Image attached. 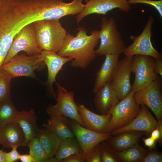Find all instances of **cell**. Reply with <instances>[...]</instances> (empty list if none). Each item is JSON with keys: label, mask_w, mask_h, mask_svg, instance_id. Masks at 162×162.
<instances>
[{"label": "cell", "mask_w": 162, "mask_h": 162, "mask_svg": "<svg viewBox=\"0 0 162 162\" xmlns=\"http://www.w3.org/2000/svg\"><path fill=\"white\" fill-rule=\"evenodd\" d=\"M134 96L138 104L145 105L152 111L157 120L162 119V80L158 75L148 86L135 92Z\"/></svg>", "instance_id": "cell-10"}, {"label": "cell", "mask_w": 162, "mask_h": 162, "mask_svg": "<svg viewBox=\"0 0 162 162\" xmlns=\"http://www.w3.org/2000/svg\"><path fill=\"white\" fill-rule=\"evenodd\" d=\"M19 159L22 162H36L34 158L29 154H20Z\"/></svg>", "instance_id": "cell-38"}, {"label": "cell", "mask_w": 162, "mask_h": 162, "mask_svg": "<svg viewBox=\"0 0 162 162\" xmlns=\"http://www.w3.org/2000/svg\"><path fill=\"white\" fill-rule=\"evenodd\" d=\"M82 151L76 139L69 138L61 140L55 157L60 161L75 153Z\"/></svg>", "instance_id": "cell-25"}, {"label": "cell", "mask_w": 162, "mask_h": 162, "mask_svg": "<svg viewBox=\"0 0 162 162\" xmlns=\"http://www.w3.org/2000/svg\"><path fill=\"white\" fill-rule=\"evenodd\" d=\"M154 22L153 17L150 15L141 34L139 36H130L133 42L124 50L123 53L125 56L140 55L151 56L155 59H162V54L154 48L151 42Z\"/></svg>", "instance_id": "cell-6"}, {"label": "cell", "mask_w": 162, "mask_h": 162, "mask_svg": "<svg viewBox=\"0 0 162 162\" xmlns=\"http://www.w3.org/2000/svg\"><path fill=\"white\" fill-rule=\"evenodd\" d=\"M33 24L39 47L42 50L57 53L62 47L67 33L59 20H40Z\"/></svg>", "instance_id": "cell-2"}, {"label": "cell", "mask_w": 162, "mask_h": 162, "mask_svg": "<svg viewBox=\"0 0 162 162\" xmlns=\"http://www.w3.org/2000/svg\"><path fill=\"white\" fill-rule=\"evenodd\" d=\"M27 146L29 154L34 158L36 162H47L48 158L39 142L38 136L32 140Z\"/></svg>", "instance_id": "cell-28"}, {"label": "cell", "mask_w": 162, "mask_h": 162, "mask_svg": "<svg viewBox=\"0 0 162 162\" xmlns=\"http://www.w3.org/2000/svg\"><path fill=\"white\" fill-rule=\"evenodd\" d=\"M89 0H85V2L87 3V2Z\"/></svg>", "instance_id": "cell-41"}, {"label": "cell", "mask_w": 162, "mask_h": 162, "mask_svg": "<svg viewBox=\"0 0 162 162\" xmlns=\"http://www.w3.org/2000/svg\"><path fill=\"white\" fill-rule=\"evenodd\" d=\"M56 83L57 87L56 98L57 103L55 105L50 104L46 108V113L50 117L65 116L85 127L79 113L78 106L74 100V92L68 91L64 87Z\"/></svg>", "instance_id": "cell-4"}, {"label": "cell", "mask_w": 162, "mask_h": 162, "mask_svg": "<svg viewBox=\"0 0 162 162\" xmlns=\"http://www.w3.org/2000/svg\"><path fill=\"white\" fill-rule=\"evenodd\" d=\"M150 150L144 148L138 143L126 150L117 152L121 162H141Z\"/></svg>", "instance_id": "cell-24"}, {"label": "cell", "mask_w": 162, "mask_h": 162, "mask_svg": "<svg viewBox=\"0 0 162 162\" xmlns=\"http://www.w3.org/2000/svg\"><path fill=\"white\" fill-rule=\"evenodd\" d=\"M77 30L76 36L67 32L63 44L57 53L72 58V66L84 69L96 56L94 48L100 41L99 30H92L88 35L87 30L83 27H79Z\"/></svg>", "instance_id": "cell-1"}, {"label": "cell", "mask_w": 162, "mask_h": 162, "mask_svg": "<svg viewBox=\"0 0 162 162\" xmlns=\"http://www.w3.org/2000/svg\"><path fill=\"white\" fill-rule=\"evenodd\" d=\"M95 94L94 103L101 115L110 114L120 100L111 81L106 82Z\"/></svg>", "instance_id": "cell-17"}, {"label": "cell", "mask_w": 162, "mask_h": 162, "mask_svg": "<svg viewBox=\"0 0 162 162\" xmlns=\"http://www.w3.org/2000/svg\"><path fill=\"white\" fill-rule=\"evenodd\" d=\"M161 152L151 150L142 159L141 162H162Z\"/></svg>", "instance_id": "cell-32"}, {"label": "cell", "mask_w": 162, "mask_h": 162, "mask_svg": "<svg viewBox=\"0 0 162 162\" xmlns=\"http://www.w3.org/2000/svg\"><path fill=\"white\" fill-rule=\"evenodd\" d=\"M120 55L107 54L104 61L96 74V77L93 90L95 93L106 82L111 81Z\"/></svg>", "instance_id": "cell-21"}, {"label": "cell", "mask_w": 162, "mask_h": 162, "mask_svg": "<svg viewBox=\"0 0 162 162\" xmlns=\"http://www.w3.org/2000/svg\"><path fill=\"white\" fill-rule=\"evenodd\" d=\"M101 162H121L117 152L109 145L106 140L100 142Z\"/></svg>", "instance_id": "cell-29"}, {"label": "cell", "mask_w": 162, "mask_h": 162, "mask_svg": "<svg viewBox=\"0 0 162 162\" xmlns=\"http://www.w3.org/2000/svg\"><path fill=\"white\" fill-rule=\"evenodd\" d=\"M38 137L48 158L54 157L60 145L61 139L54 133L44 128L40 129Z\"/></svg>", "instance_id": "cell-23"}, {"label": "cell", "mask_w": 162, "mask_h": 162, "mask_svg": "<svg viewBox=\"0 0 162 162\" xmlns=\"http://www.w3.org/2000/svg\"><path fill=\"white\" fill-rule=\"evenodd\" d=\"M133 57L125 56L118 61L110 81L120 100L124 98L132 90L130 79L132 72Z\"/></svg>", "instance_id": "cell-12"}, {"label": "cell", "mask_w": 162, "mask_h": 162, "mask_svg": "<svg viewBox=\"0 0 162 162\" xmlns=\"http://www.w3.org/2000/svg\"><path fill=\"white\" fill-rule=\"evenodd\" d=\"M78 109L85 127L100 133H110L111 114H97L89 110L83 104L78 105Z\"/></svg>", "instance_id": "cell-15"}, {"label": "cell", "mask_w": 162, "mask_h": 162, "mask_svg": "<svg viewBox=\"0 0 162 162\" xmlns=\"http://www.w3.org/2000/svg\"><path fill=\"white\" fill-rule=\"evenodd\" d=\"M16 146H13L12 150L8 152L5 153L6 162H14L19 159L20 154L18 152Z\"/></svg>", "instance_id": "cell-34"}, {"label": "cell", "mask_w": 162, "mask_h": 162, "mask_svg": "<svg viewBox=\"0 0 162 162\" xmlns=\"http://www.w3.org/2000/svg\"><path fill=\"white\" fill-rule=\"evenodd\" d=\"M158 125L156 128L153 130L151 133V137L158 141L160 144H162V120H157Z\"/></svg>", "instance_id": "cell-35"}, {"label": "cell", "mask_w": 162, "mask_h": 162, "mask_svg": "<svg viewBox=\"0 0 162 162\" xmlns=\"http://www.w3.org/2000/svg\"><path fill=\"white\" fill-rule=\"evenodd\" d=\"M19 112L11 99L0 103V128L14 122Z\"/></svg>", "instance_id": "cell-26"}, {"label": "cell", "mask_w": 162, "mask_h": 162, "mask_svg": "<svg viewBox=\"0 0 162 162\" xmlns=\"http://www.w3.org/2000/svg\"><path fill=\"white\" fill-rule=\"evenodd\" d=\"M47 162H60L55 157H54L49 158L47 160Z\"/></svg>", "instance_id": "cell-40"}, {"label": "cell", "mask_w": 162, "mask_h": 162, "mask_svg": "<svg viewBox=\"0 0 162 162\" xmlns=\"http://www.w3.org/2000/svg\"><path fill=\"white\" fill-rule=\"evenodd\" d=\"M85 162L86 161L82 151L71 154L60 161V162Z\"/></svg>", "instance_id": "cell-33"}, {"label": "cell", "mask_w": 162, "mask_h": 162, "mask_svg": "<svg viewBox=\"0 0 162 162\" xmlns=\"http://www.w3.org/2000/svg\"><path fill=\"white\" fill-rule=\"evenodd\" d=\"M42 50L36 42L33 23L29 24L14 37L3 64L21 51H25L28 56H34L40 55Z\"/></svg>", "instance_id": "cell-8"}, {"label": "cell", "mask_w": 162, "mask_h": 162, "mask_svg": "<svg viewBox=\"0 0 162 162\" xmlns=\"http://www.w3.org/2000/svg\"><path fill=\"white\" fill-rule=\"evenodd\" d=\"M40 57L48 68V77L46 84L51 96L56 98V93L53 87V84L54 82H56V76L63 66L73 59L70 57L59 55L53 52L45 50H42Z\"/></svg>", "instance_id": "cell-14"}, {"label": "cell", "mask_w": 162, "mask_h": 162, "mask_svg": "<svg viewBox=\"0 0 162 162\" xmlns=\"http://www.w3.org/2000/svg\"><path fill=\"white\" fill-rule=\"evenodd\" d=\"M154 70L157 74L162 76V59H155Z\"/></svg>", "instance_id": "cell-37"}, {"label": "cell", "mask_w": 162, "mask_h": 162, "mask_svg": "<svg viewBox=\"0 0 162 162\" xmlns=\"http://www.w3.org/2000/svg\"><path fill=\"white\" fill-rule=\"evenodd\" d=\"M45 65L42 61L40 55L27 56L24 53L14 56L8 62L2 64L1 69L9 73L13 78L25 76L36 78L35 70L44 69Z\"/></svg>", "instance_id": "cell-5"}, {"label": "cell", "mask_w": 162, "mask_h": 162, "mask_svg": "<svg viewBox=\"0 0 162 162\" xmlns=\"http://www.w3.org/2000/svg\"><path fill=\"white\" fill-rule=\"evenodd\" d=\"M37 118L35 110L31 108L19 112L14 119V122L19 125L24 133V146H27L30 141L38 135L40 129L37 124Z\"/></svg>", "instance_id": "cell-18"}, {"label": "cell", "mask_w": 162, "mask_h": 162, "mask_svg": "<svg viewBox=\"0 0 162 162\" xmlns=\"http://www.w3.org/2000/svg\"><path fill=\"white\" fill-rule=\"evenodd\" d=\"M128 0H89L84 5L83 9L76 15V21L79 24L85 17L96 14L105 15L112 9L118 8L122 11L127 12L131 8Z\"/></svg>", "instance_id": "cell-13"}, {"label": "cell", "mask_w": 162, "mask_h": 162, "mask_svg": "<svg viewBox=\"0 0 162 162\" xmlns=\"http://www.w3.org/2000/svg\"><path fill=\"white\" fill-rule=\"evenodd\" d=\"M142 140L145 145L148 148L149 150H152L155 148L157 141L151 136L146 138H143Z\"/></svg>", "instance_id": "cell-36"}, {"label": "cell", "mask_w": 162, "mask_h": 162, "mask_svg": "<svg viewBox=\"0 0 162 162\" xmlns=\"http://www.w3.org/2000/svg\"><path fill=\"white\" fill-rule=\"evenodd\" d=\"M140 111L134 119L128 124L120 129L112 131V136L129 130H136L151 134L157 128L158 121L152 115L146 106L140 105Z\"/></svg>", "instance_id": "cell-16"}, {"label": "cell", "mask_w": 162, "mask_h": 162, "mask_svg": "<svg viewBox=\"0 0 162 162\" xmlns=\"http://www.w3.org/2000/svg\"><path fill=\"white\" fill-rule=\"evenodd\" d=\"M24 133L17 123L10 122L0 128V145L3 148L24 146Z\"/></svg>", "instance_id": "cell-19"}, {"label": "cell", "mask_w": 162, "mask_h": 162, "mask_svg": "<svg viewBox=\"0 0 162 162\" xmlns=\"http://www.w3.org/2000/svg\"><path fill=\"white\" fill-rule=\"evenodd\" d=\"M13 77L6 71H0V103L11 99L10 82Z\"/></svg>", "instance_id": "cell-27"}, {"label": "cell", "mask_w": 162, "mask_h": 162, "mask_svg": "<svg viewBox=\"0 0 162 162\" xmlns=\"http://www.w3.org/2000/svg\"><path fill=\"white\" fill-rule=\"evenodd\" d=\"M43 126L56 134L61 140L69 138H75V136L70 128L68 118L63 116L50 117Z\"/></svg>", "instance_id": "cell-22"}, {"label": "cell", "mask_w": 162, "mask_h": 162, "mask_svg": "<svg viewBox=\"0 0 162 162\" xmlns=\"http://www.w3.org/2000/svg\"><path fill=\"white\" fill-rule=\"evenodd\" d=\"M3 148L0 150V162H6L5 158V151H3Z\"/></svg>", "instance_id": "cell-39"}, {"label": "cell", "mask_w": 162, "mask_h": 162, "mask_svg": "<svg viewBox=\"0 0 162 162\" xmlns=\"http://www.w3.org/2000/svg\"><path fill=\"white\" fill-rule=\"evenodd\" d=\"M100 27V44L95 50L96 55L99 56L107 54L120 55L123 53L127 47L114 19L104 16L101 20Z\"/></svg>", "instance_id": "cell-3"}, {"label": "cell", "mask_w": 162, "mask_h": 162, "mask_svg": "<svg viewBox=\"0 0 162 162\" xmlns=\"http://www.w3.org/2000/svg\"><path fill=\"white\" fill-rule=\"evenodd\" d=\"M155 60L148 56H133L132 70V72L135 73V78L132 89L135 92L148 86L157 78L158 75L154 70Z\"/></svg>", "instance_id": "cell-9"}, {"label": "cell", "mask_w": 162, "mask_h": 162, "mask_svg": "<svg viewBox=\"0 0 162 162\" xmlns=\"http://www.w3.org/2000/svg\"><path fill=\"white\" fill-rule=\"evenodd\" d=\"M68 120L69 126L80 146L85 160L89 152L96 145L112 136L110 134L100 133L87 129L68 118Z\"/></svg>", "instance_id": "cell-11"}, {"label": "cell", "mask_w": 162, "mask_h": 162, "mask_svg": "<svg viewBox=\"0 0 162 162\" xmlns=\"http://www.w3.org/2000/svg\"><path fill=\"white\" fill-rule=\"evenodd\" d=\"M130 4H145L150 5L156 9L160 17H162V0H128Z\"/></svg>", "instance_id": "cell-31"}, {"label": "cell", "mask_w": 162, "mask_h": 162, "mask_svg": "<svg viewBox=\"0 0 162 162\" xmlns=\"http://www.w3.org/2000/svg\"><path fill=\"white\" fill-rule=\"evenodd\" d=\"M100 143L96 145L89 152L86 159V162H101Z\"/></svg>", "instance_id": "cell-30"}, {"label": "cell", "mask_w": 162, "mask_h": 162, "mask_svg": "<svg viewBox=\"0 0 162 162\" xmlns=\"http://www.w3.org/2000/svg\"><path fill=\"white\" fill-rule=\"evenodd\" d=\"M134 93V91H131L112 110L110 113L112 116L110 123L111 132L128 124L139 112L140 105L136 102Z\"/></svg>", "instance_id": "cell-7"}, {"label": "cell", "mask_w": 162, "mask_h": 162, "mask_svg": "<svg viewBox=\"0 0 162 162\" xmlns=\"http://www.w3.org/2000/svg\"><path fill=\"white\" fill-rule=\"evenodd\" d=\"M146 133L136 130L124 131L112 136L106 140L109 145L116 152H121L139 143L140 138Z\"/></svg>", "instance_id": "cell-20"}]
</instances>
